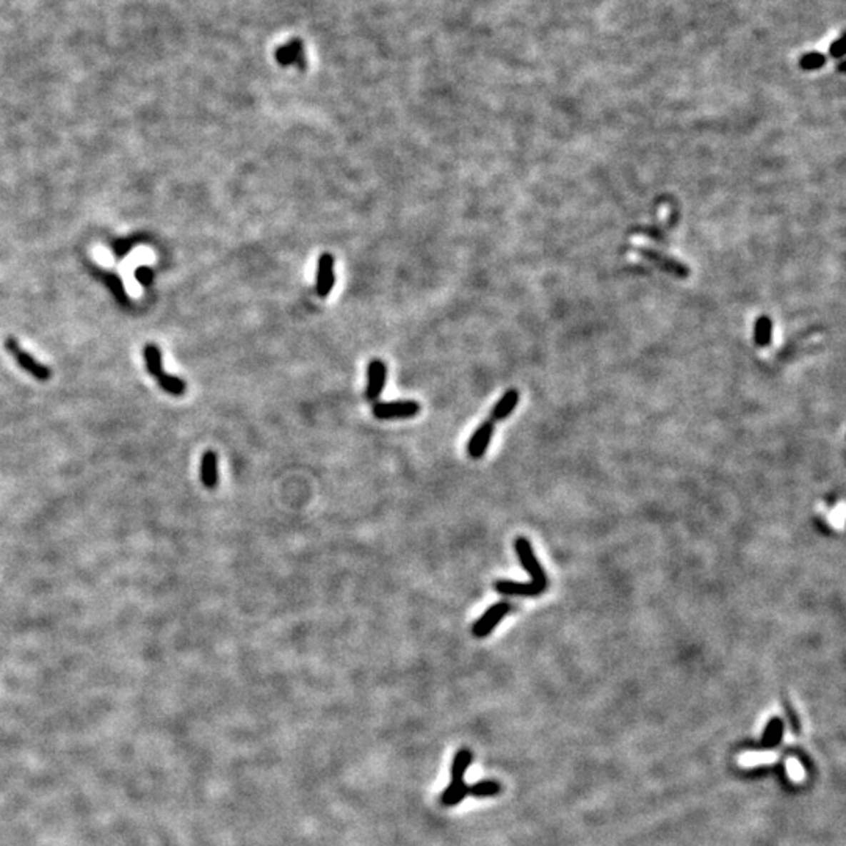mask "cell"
Listing matches in <instances>:
<instances>
[{
  "mask_svg": "<svg viewBox=\"0 0 846 846\" xmlns=\"http://www.w3.org/2000/svg\"><path fill=\"white\" fill-rule=\"evenodd\" d=\"M143 354H144V362H146V368H148L149 375L154 378L160 388H162L166 393L173 395V397H181V395L185 393V391H187V384H185V381L177 376L168 375L163 370L162 351H160L157 345L148 343L146 346H144Z\"/></svg>",
  "mask_w": 846,
  "mask_h": 846,
  "instance_id": "6da1fadb",
  "label": "cell"
},
{
  "mask_svg": "<svg viewBox=\"0 0 846 846\" xmlns=\"http://www.w3.org/2000/svg\"><path fill=\"white\" fill-rule=\"evenodd\" d=\"M5 350L11 354L13 359L16 361V364H18L22 370H26L29 375H31L38 381H47L51 380L52 376V370L41 364V362H38L31 354H29L26 350L22 348L19 345L18 341H14L13 337H8L5 341Z\"/></svg>",
  "mask_w": 846,
  "mask_h": 846,
  "instance_id": "7a4b0ae2",
  "label": "cell"
},
{
  "mask_svg": "<svg viewBox=\"0 0 846 846\" xmlns=\"http://www.w3.org/2000/svg\"><path fill=\"white\" fill-rule=\"evenodd\" d=\"M638 253L643 259H646L648 262L654 265V267L668 273V275H673L674 278L687 279L691 275V270L688 268V265H685L683 262L674 259V257L660 253V251H657V249L640 248Z\"/></svg>",
  "mask_w": 846,
  "mask_h": 846,
  "instance_id": "3957f363",
  "label": "cell"
},
{
  "mask_svg": "<svg viewBox=\"0 0 846 846\" xmlns=\"http://www.w3.org/2000/svg\"><path fill=\"white\" fill-rule=\"evenodd\" d=\"M513 610L514 605H511L510 602H498L494 603V605H490L485 613H483V616H480L478 620H475V624L472 625V633L475 638H486V636L500 624V620L506 615H510Z\"/></svg>",
  "mask_w": 846,
  "mask_h": 846,
  "instance_id": "277c9868",
  "label": "cell"
},
{
  "mask_svg": "<svg viewBox=\"0 0 846 846\" xmlns=\"http://www.w3.org/2000/svg\"><path fill=\"white\" fill-rule=\"evenodd\" d=\"M514 549H515V553H518V558L523 566V569H525L528 572V575L531 577V582L547 585L545 572H544L541 564H539L533 547H531L528 539L523 538V536H519L514 541Z\"/></svg>",
  "mask_w": 846,
  "mask_h": 846,
  "instance_id": "5b68a950",
  "label": "cell"
},
{
  "mask_svg": "<svg viewBox=\"0 0 846 846\" xmlns=\"http://www.w3.org/2000/svg\"><path fill=\"white\" fill-rule=\"evenodd\" d=\"M421 413V405L414 400H401L389 403H376L373 416L378 421H395V418H411Z\"/></svg>",
  "mask_w": 846,
  "mask_h": 846,
  "instance_id": "8992f818",
  "label": "cell"
},
{
  "mask_svg": "<svg viewBox=\"0 0 846 846\" xmlns=\"http://www.w3.org/2000/svg\"><path fill=\"white\" fill-rule=\"evenodd\" d=\"M334 265H336V261H334L333 254L323 253L318 257L316 288H317V295L320 298H326L329 293L333 292L334 284H336Z\"/></svg>",
  "mask_w": 846,
  "mask_h": 846,
  "instance_id": "52a82bcc",
  "label": "cell"
},
{
  "mask_svg": "<svg viewBox=\"0 0 846 846\" xmlns=\"http://www.w3.org/2000/svg\"><path fill=\"white\" fill-rule=\"evenodd\" d=\"M386 381H388V366H386L381 359L370 361V364L367 367V400H378V397H380L386 388Z\"/></svg>",
  "mask_w": 846,
  "mask_h": 846,
  "instance_id": "ba28073f",
  "label": "cell"
},
{
  "mask_svg": "<svg viewBox=\"0 0 846 846\" xmlns=\"http://www.w3.org/2000/svg\"><path fill=\"white\" fill-rule=\"evenodd\" d=\"M494 590L502 595H518V598H536L547 590V585L536 582H513V580H498Z\"/></svg>",
  "mask_w": 846,
  "mask_h": 846,
  "instance_id": "9c48e42d",
  "label": "cell"
},
{
  "mask_svg": "<svg viewBox=\"0 0 846 846\" xmlns=\"http://www.w3.org/2000/svg\"><path fill=\"white\" fill-rule=\"evenodd\" d=\"M493 434L494 422L489 418V421L483 422L478 428L475 430L472 438L469 439V444H467V453H469V456L473 459H480L485 456L490 444V439H493Z\"/></svg>",
  "mask_w": 846,
  "mask_h": 846,
  "instance_id": "30bf717a",
  "label": "cell"
},
{
  "mask_svg": "<svg viewBox=\"0 0 846 846\" xmlns=\"http://www.w3.org/2000/svg\"><path fill=\"white\" fill-rule=\"evenodd\" d=\"M201 481L204 488L215 489L218 485V456L213 450L204 451L203 459H201Z\"/></svg>",
  "mask_w": 846,
  "mask_h": 846,
  "instance_id": "8fae6325",
  "label": "cell"
},
{
  "mask_svg": "<svg viewBox=\"0 0 846 846\" xmlns=\"http://www.w3.org/2000/svg\"><path fill=\"white\" fill-rule=\"evenodd\" d=\"M519 403V392L515 389H508L503 395L502 398L498 400L495 405L490 409V421H505L506 417H510L513 414V411L515 409Z\"/></svg>",
  "mask_w": 846,
  "mask_h": 846,
  "instance_id": "7c38bea8",
  "label": "cell"
},
{
  "mask_svg": "<svg viewBox=\"0 0 846 846\" xmlns=\"http://www.w3.org/2000/svg\"><path fill=\"white\" fill-rule=\"evenodd\" d=\"M472 760H473V754H472L470 749H467V747L459 749V751L453 757V762H451V770H450L451 780L450 782H465L464 780L465 771L470 767Z\"/></svg>",
  "mask_w": 846,
  "mask_h": 846,
  "instance_id": "4fadbf2b",
  "label": "cell"
},
{
  "mask_svg": "<svg viewBox=\"0 0 846 846\" xmlns=\"http://www.w3.org/2000/svg\"><path fill=\"white\" fill-rule=\"evenodd\" d=\"M467 796H469V785L465 782H450V785L440 793V804L444 807H455Z\"/></svg>",
  "mask_w": 846,
  "mask_h": 846,
  "instance_id": "5bb4252c",
  "label": "cell"
},
{
  "mask_svg": "<svg viewBox=\"0 0 846 846\" xmlns=\"http://www.w3.org/2000/svg\"><path fill=\"white\" fill-rule=\"evenodd\" d=\"M276 59L281 64H284V66H288V64H301L303 66V44L300 41H290L288 44L282 46L276 52Z\"/></svg>",
  "mask_w": 846,
  "mask_h": 846,
  "instance_id": "9a60e30c",
  "label": "cell"
},
{
  "mask_svg": "<svg viewBox=\"0 0 846 846\" xmlns=\"http://www.w3.org/2000/svg\"><path fill=\"white\" fill-rule=\"evenodd\" d=\"M772 341V321L768 316L757 317L754 323V342L760 348L768 346Z\"/></svg>",
  "mask_w": 846,
  "mask_h": 846,
  "instance_id": "2e32d148",
  "label": "cell"
},
{
  "mask_svg": "<svg viewBox=\"0 0 846 846\" xmlns=\"http://www.w3.org/2000/svg\"><path fill=\"white\" fill-rule=\"evenodd\" d=\"M782 737H784V721L777 718V716H775V718L770 720L767 727H765L763 737H762V746L763 747H776L780 743Z\"/></svg>",
  "mask_w": 846,
  "mask_h": 846,
  "instance_id": "e0dca14e",
  "label": "cell"
},
{
  "mask_svg": "<svg viewBox=\"0 0 846 846\" xmlns=\"http://www.w3.org/2000/svg\"><path fill=\"white\" fill-rule=\"evenodd\" d=\"M502 792V785L497 782V780H490V779H485V780H478L477 784H473L469 787V795L475 796V797H490V796H495Z\"/></svg>",
  "mask_w": 846,
  "mask_h": 846,
  "instance_id": "ac0fdd59",
  "label": "cell"
},
{
  "mask_svg": "<svg viewBox=\"0 0 846 846\" xmlns=\"http://www.w3.org/2000/svg\"><path fill=\"white\" fill-rule=\"evenodd\" d=\"M801 68L805 71H813V69H818L821 66H825L826 64V56L820 52H810V54H805L802 55V59L800 61Z\"/></svg>",
  "mask_w": 846,
  "mask_h": 846,
  "instance_id": "d6986e66",
  "label": "cell"
},
{
  "mask_svg": "<svg viewBox=\"0 0 846 846\" xmlns=\"http://www.w3.org/2000/svg\"><path fill=\"white\" fill-rule=\"evenodd\" d=\"M782 703H784V705H785V712H787V716H788V720H790V724H792V729H793V732H795V733H800V730H801L800 716H797V713L795 712V708L792 707V704H790L787 699H782Z\"/></svg>",
  "mask_w": 846,
  "mask_h": 846,
  "instance_id": "ffe728a7",
  "label": "cell"
},
{
  "mask_svg": "<svg viewBox=\"0 0 846 846\" xmlns=\"http://www.w3.org/2000/svg\"><path fill=\"white\" fill-rule=\"evenodd\" d=\"M829 52H831V56H835V59H840L843 55V46H842V39H837L829 47Z\"/></svg>",
  "mask_w": 846,
  "mask_h": 846,
  "instance_id": "44dd1931",
  "label": "cell"
}]
</instances>
